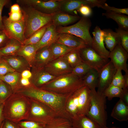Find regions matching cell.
Wrapping results in <instances>:
<instances>
[{
	"label": "cell",
	"instance_id": "22",
	"mask_svg": "<svg viewBox=\"0 0 128 128\" xmlns=\"http://www.w3.org/2000/svg\"><path fill=\"white\" fill-rule=\"evenodd\" d=\"M104 32L103 39L106 48L111 51L118 44L121 43L119 35L116 32L110 28L102 30Z\"/></svg>",
	"mask_w": 128,
	"mask_h": 128
},
{
	"label": "cell",
	"instance_id": "17",
	"mask_svg": "<svg viewBox=\"0 0 128 128\" xmlns=\"http://www.w3.org/2000/svg\"><path fill=\"white\" fill-rule=\"evenodd\" d=\"M30 81L31 84L40 88L55 77L50 74L43 68L33 67Z\"/></svg>",
	"mask_w": 128,
	"mask_h": 128
},
{
	"label": "cell",
	"instance_id": "57",
	"mask_svg": "<svg viewBox=\"0 0 128 128\" xmlns=\"http://www.w3.org/2000/svg\"><path fill=\"white\" fill-rule=\"evenodd\" d=\"M69 128H73V127L72 126H71V127H70Z\"/></svg>",
	"mask_w": 128,
	"mask_h": 128
},
{
	"label": "cell",
	"instance_id": "12",
	"mask_svg": "<svg viewBox=\"0 0 128 128\" xmlns=\"http://www.w3.org/2000/svg\"><path fill=\"white\" fill-rule=\"evenodd\" d=\"M43 68L55 77L71 73L73 69L62 56L53 60Z\"/></svg>",
	"mask_w": 128,
	"mask_h": 128
},
{
	"label": "cell",
	"instance_id": "55",
	"mask_svg": "<svg viewBox=\"0 0 128 128\" xmlns=\"http://www.w3.org/2000/svg\"><path fill=\"white\" fill-rule=\"evenodd\" d=\"M2 57V56L0 54V59H1Z\"/></svg>",
	"mask_w": 128,
	"mask_h": 128
},
{
	"label": "cell",
	"instance_id": "5",
	"mask_svg": "<svg viewBox=\"0 0 128 128\" xmlns=\"http://www.w3.org/2000/svg\"><path fill=\"white\" fill-rule=\"evenodd\" d=\"M91 91L90 106L86 116L104 128L106 126L107 119L106 97L103 93L98 92L96 89Z\"/></svg>",
	"mask_w": 128,
	"mask_h": 128
},
{
	"label": "cell",
	"instance_id": "54",
	"mask_svg": "<svg viewBox=\"0 0 128 128\" xmlns=\"http://www.w3.org/2000/svg\"><path fill=\"white\" fill-rule=\"evenodd\" d=\"M104 128H120L119 127H107V126H106Z\"/></svg>",
	"mask_w": 128,
	"mask_h": 128
},
{
	"label": "cell",
	"instance_id": "60",
	"mask_svg": "<svg viewBox=\"0 0 128 128\" xmlns=\"http://www.w3.org/2000/svg\"><path fill=\"white\" fill-rule=\"evenodd\" d=\"M2 126H1V127H2Z\"/></svg>",
	"mask_w": 128,
	"mask_h": 128
},
{
	"label": "cell",
	"instance_id": "59",
	"mask_svg": "<svg viewBox=\"0 0 128 128\" xmlns=\"http://www.w3.org/2000/svg\"><path fill=\"white\" fill-rule=\"evenodd\" d=\"M2 104H1L0 102V106Z\"/></svg>",
	"mask_w": 128,
	"mask_h": 128
},
{
	"label": "cell",
	"instance_id": "13",
	"mask_svg": "<svg viewBox=\"0 0 128 128\" xmlns=\"http://www.w3.org/2000/svg\"><path fill=\"white\" fill-rule=\"evenodd\" d=\"M117 69L110 61L99 72L97 92L103 93L111 83Z\"/></svg>",
	"mask_w": 128,
	"mask_h": 128
},
{
	"label": "cell",
	"instance_id": "45",
	"mask_svg": "<svg viewBox=\"0 0 128 128\" xmlns=\"http://www.w3.org/2000/svg\"><path fill=\"white\" fill-rule=\"evenodd\" d=\"M10 1L8 0H0V30L3 32L4 28L2 13L4 6L6 5Z\"/></svg>",
	"mask_w": 128,
	"mask_h": 128
},
{
	"label": "cell",
	"instance_id": "44",
	"mask_svg": "<svg viewBox=\"0 0 128 128\" xmlns=\"http://www.w3.org/2000/svg\"><path fill=\"white\" fill-rule=\"evenodd\" d=\"M78 10L83 16L85 17H88L91 15L92 13L91 8L86 5H82Z\"/></svg>",
	"mask_w": 128,
	"mask_h": 128
},
{
	"label": "cell",
	"instance_id": "2",
	"mask_svg": "<svg viewBox=\"0 0 128 128\" xmlns=\"http://www.w3.org/2000/svg\"><path fill=\"white\" fill-rule=\"evenodd\" d=\"M21 8L24 16L26 39L35 32L52 22L53 14L44 13L31 7L21 6Z\"/></svg>",
	"mask_w": 128,
	"mask_h": 128
},
{
	"label": "cell",
	"instance_id": "8",
	"mask_svg": "<svg viewBox=\"0 0 128 128\" xmlns=\"http://www.w3.org/2000/svg\"><path fill=\"white\" fill-rule=\"evenodd\" d=\"M3 32L9 39L13 38L23 45L26 40L25 36V24L24 19L14 22L9 20L7 17H2Z\"/></svg>",
	"mask_w": 128,
	"mask_h": 128
},
{
	"label": "cell",
	"instance_id": "50",
	"mask_svg": "<svg viewBox=\"0 0 128 128\" xmlns=\"http://www.w3.org/2000/svg\"><path fill=\"white\" fill-rule=\"evenodd\" d=\"M21 10V7L17 3L14 4L12 5L10 7V11L11 12H17Z\"/></svg>",
	"mask_w": 128,
	"mask_h": 128
},
{
	"label": "cell",
	"instance_id": "18",
	"mask_svg": "<svg viewBox=\"0 0 128 128\" xmlns=\"http://www.w3.org/2000/svg\"><path fill=\"white\" fill-rule=\"evenodd\" d=\"M2 58L12 69L20 73L24 70H28L31 66L23 58L17 55L2 56Z\"/></svg>",
	"mask_w": 128,
	"mask_h": 128
},
{
	"label": "cell",
	"instance_id": "38",
	"mask_svg": "<svg viewBox=\"0 0 128 128\" xmlns=\"http://www.w3.org/2000/svg\"><path fill=\"white\" fill-rule=\"evenodd\" d=\"M115 31L120 38L121 45L128 52V31L119 27L116 28Z\"/></svg>",
	"mask_w": 128,
	"mask_h": 128
},
{
	"label": "cell",
	"instance_id": "25",
	"mask_svg": "<svg viewBox=\"0 0 128 128\" xmlns=\"http://www.w3.org/2000/svg\"><path fill=\"white\" fill-rule=\"evenodd\" d=\"M20 73L16 71L8 73L0 76L1 80L8 84L11 88L14 93L15 92L22 86L20 82Z\"/></svg>",
	"mask_w": 128,
	"mask_h": 128
},
{
	"label": "cell",
	"instance_id": "30",
	"mask_svg": "<svg viewBox=\"0 0 128 128\" xmlns=\"http://www.w3.org/2000/svg\"><path fill=\"white\" fill-rule=\"evenodd\" d=\"M73 69L83 62L79 49H74L62 56Z\"/></svg>",
	"mask_w": 128,
	"mask_h": 128
},
{
	"label": "cell",
	"instance_id": "34",
	"mask_svg": "<svg viewBox=\"0 0 128 128\" xmlns=\"http://www.w3.org/2000/svg\"><path fill=\"white\" fill-rule=\"evenodd\" d=\"M47 25L42 27L35 32L29 38L25 40L23 45L36 44L42 38Z\"/></svg>",
	"mask_w": 128,
	"mask_h": 128
},
{
	"label": "cell",
	"instance_id": "16",
	"mask_svg": "<svg viewBox=\"0 0 128 128\" xmlns=\"http://www.w3.org/2000/svg\"><path fill=\"white\" fill-rule=\"evenodd\" d=\"M59 34L56 26L52 22L48 24L41 40L35 44L37 50L44 47L50 46L56 42Z\"/></svg>",
	"mask_w": 128,
	"mask_h": 128
},
{
	"label": "cell",
	"instance_id": "53",
	"mask_svg": "<svg viewBox=\"0 0 128 128\" xmlns=\"http://www.w3.org/2000/svg\"><path fill=\"white\" fill-rule=\"evenodd\" d=\"M125 89H128V73H125L123 75Z\"/></svg>",
	"mask_w": 128,
	"mask_h": 128
},
{
	"label": "cell",
	"instance_id": "56",
	"mask_svg": "<svg viewBox=\"0 0 128 128\" xmlns=\"http://www.w3.org/2000/svg\"><path fill=\"white\" fill-rule=\"evenodd\" d=\"M3 32V31H2L0 30V33L2 32Z\"/></svg>",
	"mask_w": 128,
	"mask_h": 128
},
{
	"label": "cell",
	"instance_id": "1",
	"mask_svg": "<svg viewBox=\"0 0 128 128\" xmlns=\"http://www.w3.org/2000/svg\"><path fill=\"white\" fill-rule=\"evenodd\" d=\"M3 104V113L5 119L18 123L27 119L31 105L28 97L14 93Z\"/></svg>",
	"mask_w": 128,
	"mask_h": 128
},
{
	"label": "cell",
	"instance_id": "42",
	"mask_svg": "<svg viewBox=\"0 0 128 128\" xmlns=\"http://www.w3.org/2000/svg\"><path fill=\"white\" fill-rule=\"evenodd\" d=\"M8 14L9 17H7L8 19L12 22H18L24 19L23 14L21 9L20 11L18 12H10Z\"/></svg>",
	"mask_w": 128,
	"mask_h": 128
},
{
	"label": "cell",
	"instance_id": "28",
	"mask_svg": "<svg viewBox=\"0 0 128 128\" xmlns=\"http://www.w3.org/2000/svg\"><path fill=\"white\" fill-rule=\"evenodd\" d=\"M60 11L62 12L72 13L74 10H78L82 5H86L84 0H59Z\"/></svg>",
	"mask_w": 128,
	"mask_h": 128
},
{
	"label": "cell",
	"instance_id": "9",
	"mask_svg": "<svg viewBox=\"0 0 128 128\" xmlns=\"http://www.w3.org/2000/svg\"><path fill=\"white\" fill-rule=\"evenodd\" d=\"M79 50L83 62L98 72L110 60L101 57L89 46L81 49Z\"/></svg>",
	"mask_w": 128,
	"mask_h": 128
},
{
	"label": "cell",
	"instance_id": "21",
	"mask_svg": "<svg viewBox=\"0 0 128 128\" xmlns=\"http://www.w3.org/2000/svg\"><path fill=\"white\" fill-rule=\"evenodd\" d=\"M111 116L120 122L128 120V105L120 99L114 106L112 111Z\"/></svg>",
	"mask_w": 128,
	"mask_h": 128
},
{
	"label": "cell",
	"instance_id": "3",
	"mask_svg": "<svg viewBox=\"0 0 128 128\" xmlns=\"http://www.w3.org/2000/svg\"><path fill=\"white\" fill-rule=\"evenodd\" d=\"M83 86L82 79L71 73L55 77L40 88L57 94L73 93Z\"/></svg>",
	"mask_w": 128,
	"mask_h": 128
},
{
	"label": "cell",
	"instance_id": "20",
	"mask_svg": "<svg viewBox=\"0 0 128 128\" xmlns=\"http://www.w3.org/2000/svg\"><path fill=\"white\" fill-rule=\"evenodd\" d=\"M81 18L60 11L53 14L51 22L57 27L74 23L78 21Z\"/></svg>",
	"mask_w": 128,
	"mask_h": 128
},
{
	"label": "cell",
	"instance_id": "46",
	"mask_svg": "<svg viewBox=\"0 0 128 128\" xmlns=\"http://www.w3.org/2000/svg\"><path fill=\"white\" fill-rule=\"evenodd\" d=\"M1 128H20L17 123L5 119Z\"/></svg>",
	"mask_w": 128,
	"mask_h": 128
},
{
	"label": "cell",
	"instance_id": "32",
	"mask_svg": "<svg viewBox=\"0 0 128 128\" xmlns=\"http://www.w3.org/2000/svg\"><path fill=\"white\" fill-rule=\"evenodd\" d=\"M123 92V89L110 84L105 90L103 94L109 100L114 97L121 98Z\"/></svg>",
	"mask_w": 128,
	"mask_h": 128
},
{
	"label": "cell",
	"instance_id": "7",
	"mask_svg": "<svg viewBox=\"0 0 128 128\" xmlns=\"http://www.w3.org/2000/svg\"><path fill=\"white\" fill-rule=\"evenodd\" d=\"M16 2L21 6L32 7L45 14H52L61 11L59 0H18Z\"/></svg>",
	"mask_w": 128,
	"mask_h": 128
},
{
	"label": "cell",
	"instance_id": "10",
	"mask_svg": "<svg viewBox=\"0 0 128 128\" xmlns=\"http://www.w3.org/2000/svg\"><path fill=\"white\" fill-rule=\"evenodd\" d=\"M31 105L28 118L25 120L30 121L46 124L50 120L45 104L30 98Z\"/></svg>",
	"mask_w": 128,
	"mask_h": 128
},
{
	"label": "cell",
	"instance_id": "49",
	"mask_svg": "<svg viewBox=\"0 0 128 128\" xmlns=\"http://www.w3.org/2000/svg\"><path fill=\"white\" fill-rule=\"evenodd\" d=\"M32 72L29 70H25L23 71L21 74V76L22 78L30 79L32 77Z\"/></svg>",
	"mask_w": 128,
	"mask_h": 128
},
{
	"label": "cell",
	"instance_id": "36",
	"mask_svg": "<svg viewBox=\"0 0 128 128\" xmlns=\"http://www.w3.org/2000/svg\"><path fill=\"white\" fill-rule=\"evenodd\" d=\"M72 126V123L68 121H50L46 125L45 128H69Z\"/></svg>",
	"mask_w": 128,
	"mask_h": 128
},
{
	"label": "cell",
	"instance_id": "41",
	"mask_svg": "<svg viewBox=\"0 0 128 128\" xmlns=\"http://www.w3.org/2000/svg\"><path fill=\"white\" fill-rule=\"evenodd\" d=\"M106 11H110L119 14L128 15V8H119L111 6L105 3L101 7Z\"/></svg>",
	"mask_w": 128,
	"mask_h": 128
},
{
	"label": "cell",
	"instance_id": "24",
	"mask_svg": "<svg viewBox=\"0 0 128 128\" xmlns=\"http://www.w3.org/2000/svg\"><path fill=\"white\" fill-rule=\"evenodd\" d=\"M72 123L74 128H101L97 123L86 115L74 116Z\"/></svg>",
	"mask_w": 128,
	"mask_h": 128
},
{
	"label": "cell",
	"instance_id": "39",
	"mask_svg": "<svg viewBox=\"0 0 128 128\" xmlns=\"http://www.w3.org/2000/svg\"><path fill=\"white\" fill-rule=\"evenodd\" d=\"M20 128H45L46 124L30 121H22L18 123Z\"/></svg>",
	"mask_w": 128,
	"mask_h": 128
},
{
	"label": "cell",
	"instance_id": "52",
	"mask_svg": "<svg viewBox=\"0 0 128 128\" xmlns=\"http://www.w3.org/2000/svg\"><path fill=\"white\" fill-rule=\"evenodd\" d=\"M3 103H2L0 106V128H1L3 122L5 119L4 117L3 113Z\"/></svg>",
	"mask_w": 128,
	"mask_h": 128
},
{
	"label": "cell",
	"instance_id": "14",
	"mask_svg": "<svg viewBox=\"0 0 128 128\" xmlns=\"http://www.w3.org/2000/svg\"><path fill=\"white\" fill-rule=\"evenodd\" d=\"M104 32L98 26H96L92 32L93 35L91 47L100 56L109 59L110 52L105 47L103 39Z\"/></svg>",
	"mask_w": 128,
	"mask_h": 128
},
{
	"label": "cell",
	"instance_id": "35",
	"mask_svg": "<svg viewBox=\"0 0 128 128\" xmlns=\"http://www.w3.org/2000/svg\"><path fill=\"white\" fill-rule=\"evenodd\" d=\"M91 69L88 65L83 62L73 69L72 73L82 78Z\"/></svg>",
	"mask_w": 128,
	"mask_h": 128
},
{
	"label": "cell",
	"instance_id": "51",
	"mask_svg": "<svg viewBox=\"0 0 128 128\" xmlns=\"http://www.w3.org/2000/svg\"><path fill=\"white\" fill-rule=\"evenodd\" d=\"M20 83L23 86L27 87L31 84L29 79L21 78L20 80Z\"/></svg>",
	"mask_w": 128,
	"mask_h": 128
},
{
	"label": "cell",
	"instance_id": "40",
	"mask_svg": "<svg viewBox=\"0 0 128 128\" xmlns=\"http://www.w3.org/2000/svg\"><path fill=\"white\" fill-rule=\"evenodd\" d=\"M15 71L2 58L0 59V76Z\"/></svg>",
	"mask_w": 128,
	"mask_h": 128
},
{
	"label": "cell",
	"instance_id": "37",
	"mask_svg": "<svg viewBox=\"0 0 128 128\" xmlns=\"http://www.w3.org/2000/svg\"><path fill=\"white\" fill-rule=\"evenodd\" d=\"M111 84L123 89H125L123 75L121 70L117 69Z\"/></svg>",
	"mask_w": 128,
	"mask_h": 128
},
{
	"label": "cell",
	"instance_id": "26",
	"mask_svg": "<svg viewBox=\"0 0 128 128\" xmlns=\"http://www.w3.org/2000/svg\"><path fill=\"white\" fill-rule=\"evenodd\" d=\"M37 50L35 44L23 45L17 55L23 57L31 66L33 64Z\"/></svg>",
	"mask_w": 128,
	"mask_h": 128
},
{
	"label": "cell",
	"instance_id": "43",
	"mask_svg": "<svg viewBox=\"0 0 128 128\" xmlns=\"http://www.w3.org/2000/svg\"><path fill=\"white\" fill-rule=\"evenodd\" d=\"M87 5L91 8L97 7L101 8L106 1V0H84Z\"/></svg>",
	"mask_w": 128,
	"mask_h": 128
},
{
	"label": "cell",
	"instance_id": "31",
	"mask_svg": "<svg viewBox=\"0 0 128 128\" xmlns=\"http://www.w3.org/2000/svg\"><path fill=\"white\" fill-rule=\"evenodd\" d=\"M50 47L53 59L61 57L74 49L56 42L50 45Z\"/></svg>",
	"mask_w": 128,
	"mask_h": 128
},
{
	"label": "cell",
	"instance_id": "27",
	"mask_svg": "<svg viewBox=\"0 0 128 128\" xmlns=\"http://www.w3.org/2000/svg\"><path fill=\"white\" fill-rule=\"evenodd\" d=\"M102 15L107 18L111 19L115 21L119 27L128 31V16L125 14L114 13L110 11L102 14Z\"/></svg>",
	"mask_w": 128,
	"mask_h": 128
},
{
	"label": "cell",
	"instance_id": "11",
	"mask_svg": "<svg viewBox=\"0 0 128 128\" xmlns=\"http://www.w3.org/2000/svg\"><path fill=\"white\" fill-rule=\"evenodd\" d=\"M109 58L117 69L123 71L128 73L127 62L128 58V52L119 43L110 52Z\"/></svg>",
	"mask_w": 128,
	"mask_h": 128
},
{
	"label": "cell",
	"instance_id": "15",
	"mask_svg": "<svg viewBox=\"0 0 128 128\" xmlns=\"http://www.w3.org/2000/svg\"><path fill=\"white\" fill-rule=\"evenodd\" d=\"M56 42L74 49L79 50L89 46L80 38L72 34L66 33H59Z\"/></svg>",
	"mask_w": 128,
	"mask_h": 128
},
{
	"label": "cell",
	"instance_id": "29",
	"mask_svg": "<svg viewBox=\"0 0 128 128\" xmlns=\"http://www.w3.org/2000/svg\"><path fill=\"white\" fill-rule=\"evenodd\" d=\"M99 72L92 69L82 78L84 86L90 90L96 89L98 86Z\"/></svg>",
	"mask_w": 128,
	"mask_h": 128
},
{
	"label": "cell",
	"instance_id": "23",
	"mask_svg": "<svg viewBox=\"0 0 128 128\" xmlns=\"http://www.w3.org/2000/svg\"><path fill=\"white\" fill-rule=\"evenodd\" d=\"M23 45L15 39H9L5 45L0 48V54L2 56L16 55Z\"/></svg>",
	"mask_w": 128,
	"mask_h": 128
},
{
	"label": "cell",
	"instance_id": "47",
	"mask_svg": "<svg viewBox=\"0 0 128 128\" xmlns=\"http://www.w3.org/2000/svg\"><path fill=\"white\" fill-rule=\"evenodd\" d=\"M9 39L4 32L0 33V48L5 45Z\"/></svg>",
	"mask_w": 128,
	"mask_h": 128
},
{
	"label": "cell",
	"instance_id": "19",
	"mask_svg": "<svg viewBox=\"0 0 128 128\" xmlns=\"http://www.w3.org/2000/svg\"><path fill=\"white\" fill-rule=\"evenodd\" d=\"M53 59L50 45L47 46L37 51L33 64L34 67L43 68Z\"/></svg>",
	"mask_w": 128,
	"mask_h": 128
},
{
	"label": "cell",
	"instance_id": "58",
	"mask_svg": "<svg viewBox=\"0 0 128 128\" xmlns=\"http://www.w3.org/2000/svg\"><path fill=\"white\" fill-rule=\"evenodd\" d=\"M1 79H0V82L1 81Z\"/></svg>",
	"mask_w": 128,
	"mask_h": 128
},
{
	"label": "cell",
	"instance_id": "4",
	"mask_svg": "<svg viewBox=\"0 0 128 128\" xmlns=\"http://www.w3.org/2000/svg\"><path fill=\"white\" fill-rule=\"evenodd\" d=\"M40 102L55 109L59 108L63 103L62 96L58 94L37 87L31 84L22 86L15 92Z\"/></svg>",
	"mask_w": 128,
	"mask_h": 128
},
{
	"label": "cell",
	"instance_id": "6",
	"mask_svg": "<svg viewBox=\"0 0 128 128\" xmlns=\"http://www.w3.org/2000/svg\"><path fill=\"white\" fill-rule=\"evenodd\" d=\"M91 26L88 17L82 16L75 24L68 26L57 27L56 29L59 33H68L80 38L91 47L92 39L89 30Z\"/></svg>",
	"mask_w": 128,
	"mask_h": 128
},
{
	"label": "cell",
	"instance_id": "48",
	"mask_svg": "<svg viewBox=\"0 0 128 128\" xmlns=\"http://www.w3.org/2000/svg\"><path fill=\"white\" fill-rule=\"evenodd\" d=\"M123 92L121 98L123 102L128 105V89H123Z\"/></svg>",
	"mask_w": 128,
	"mask_h": 128
},
{
	"label": "cell",
	"instance_id": "33",
	"mask_svg": "<svg viewBox=\"0 0 128 128\" xmlns=\"http://www.w3.org/2000/svg\"><path fill=\"white\" fill-rule=\"evenodd\" d=\"M13 93L10 87L2 80L0 84V102L3 103Z\"/></svg>",
	"mask_w": 128,
	"mask_h": 128
}]
</instances>
